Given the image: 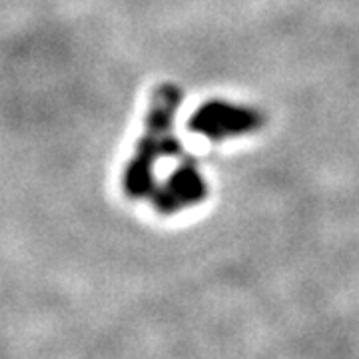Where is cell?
<instances>
[{
    "instance_id": "6da1fadb",
    "label": "cell",
    "mask_w": 359,
    "mask_h": 359,
    "mask_svg": "<svg viewBox=\"0 0 359 359\" xmlns=\"http://www.w3.org/2000/svg\"><path fill=\"white\" fill-rule=\"evenodd\" d=\"M262 124L264 118L257 110L231 102H222V100L204 104L190 120V128L194 132L214 142L256 132Z\"/></svg>"
},
{
    "instance_id": "7a4b0ae2",
    "label": "cell",
    "mask_w": 359,
    "mask_h": 359,
    "mask_svg": "<svg viewBox=\"0 0 359 359\" xmlns=\"http://www.w3.org/2000/svg\"><path fill=\"white\" fill-rule=\"evenodd\" d=\"M205 182L202 174L198 172L196 166H182L176 170V174L170 178L166 188L158 194L156 205L160 212L172 214L178 212L184 205L198 204L200 200L205 198Z\"/></svg>"
}]
</instances>
